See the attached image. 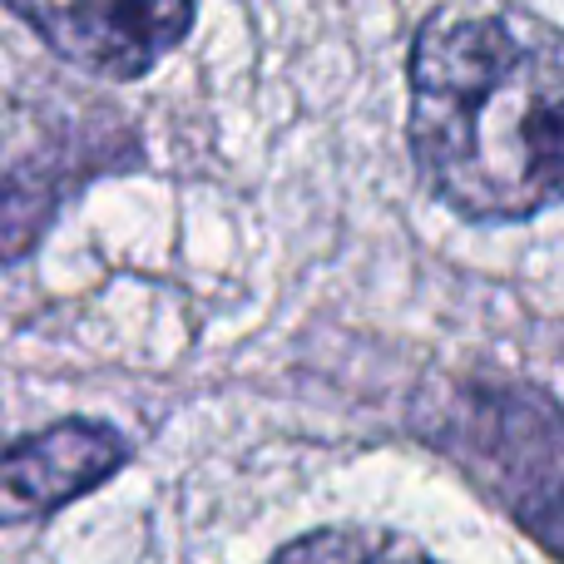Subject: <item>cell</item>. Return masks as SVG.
<instances>
[{"label":"cell","instance_id":"obj_1","mask_svg":"<svg viewBox=\"0 0 564 564\" xmlns=\"http://www.w3.org/2000/svg\"><path fill=\"white\" fill-rule=\"evenodd\" d=\"M406 144L426 188L476 224L564 204V30L525 10H441L411 40Z\"/></svg>","mask_w":564,"mask_h":564},{"label":"cell","instance_id":"obj_3","mask_svg":"<svg viewBox=\"0 0 564 564\" xmlns=\"http://www.w3.org/2000/svg\"><path fill=\"white\" fill-rule=\"evenodd\" d=\"M129 460L119 431L99 421H59L0 451V525H25L105 486Z\"/></svg>","mask_w":564,"mask_h":564},{"label":"cell","instance_id":"obj_2","mask_svg":"<svg viewBox=\"0 0 564 564\" xmlns=\"http://www.w3.org/2000/svg\"><path fill=\"white\" fill-rule=\"evenodd\" d=\"M6 6L85 75L139 79L184 45L198 0H6Z\"/></svg>","mask_w":564,"mask_h":564},{"label":"cell","instance_id":"obj_4","mask_svg":"<svg viewBox=\"0 0 564 564\" xmlns=\"http://www.w3.org/2000/svg\"><path fill=\"white\" fill-rule=\"evenodd\" d=\"M95 164V144H69L45 119H0V263L25 258L45 238L65 188Z\"/></svg>","mask_w":564,"mask_h":564},{"label":"cell","instance_id":"obj_5","mask_svg":"<svg viewBox=\"0 0 564 564\" xmlns=\"http://www.w3.org/2000/svg\"><path fill=\"white\" fill-rule=\"evenodd\" d=\"M273 564H436L401 535H371V530H317L278 550Z\"/></svg>","mask_w":564,"mask_h":564}]
</instances>
